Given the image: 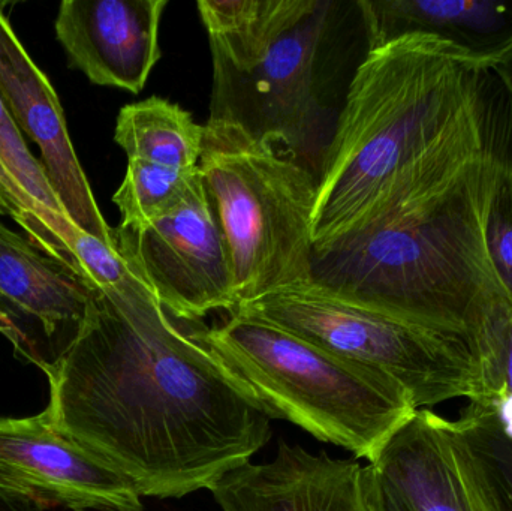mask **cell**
Segmentation results:
<instances>
[{
    "mask_svg": "<svg viewBox=\"0 0 512 511\" xmlns=\"http://www.w3.org/2000/svg\"><path fill=\"white\" fill-rule=\"evenodd\" d=\"M45 375L53 425L141 497L212 491L271 438L255 393L173 323L135 269L95 288L80 336Z\"/></svg>",
    "mask_w": 512,
    "mask_h": 511,
    "instance_id": "obj_1",
    "label": "cell"
},
{
    "mask_svg": "<svg viewBox=\"0 0 512 511\" xmlns=\"http://www.w3.org/2000/svg\"><path fill=\"white\" fill-rule=\"evenodd\" d=\"M492 77V69L433 36H403L367 51L319 176L315 251L501 146Z\"/></svg>",
    "mask_w": 512,
    "mask_h": 511,
    "instance_id": "obj_2",
    "label": "cell"
},
{
    "mask_svg": "<svg viewBox=\"0 0 512 511\" xmlns=\"http://www.w3.org/2000/svg\"><path fill=\"white\" fill-rule=\"evenodd\" d=\"M505 147L391 207L313 254L312 282L403 320L468 338L490 303L510 300L490 261L487 209Z\"/></svg>",
    "mask_w": 512,
    "mask_h": 511,
    "instance_id": "obj_3",
    "label": "cell"
},
{
    "mask_svg": "<svg viewBox=\"0 0 512 511\" xmlns=\"http://www.w3.org/2000/svg\"><path fill=\"white\" fill-rule=\"evenodd\" d=\"M360 41L367 42L358 0H309L297 20L255 53L212 57L209 120L236 123L319 180Z\"/></svg>",
    "mask_w": 512,
    "mask_h": 511,
    "instance_id": "obj_4",
    "label": "cell"
},
{
    "mask_svg": "<svg viewBox=\"0 0 512 511\" xmlns=\"http://www.w3.org/2000/svg\"><path fill=\"white\" fill-rule=\"evenodd\" d=\"M262 402L316 440L373 464L417 413L396 381L258 318L230 314L195 333Z\"/></svg>",
    "mask_w": 512,
    "mask_h": 511,
    "instance_id": "obj_5",
    "label": "cell"
},
{
    "mask_svg": "<svg viewBox=\"0 0 512 511\" xmlns=\"http://www.w3.org/2000/svg\"><path fill=\"white\" fill-rule=\"evenodd\" d=\"M198 168L230 255L237 306L312 281V171L221 120L204 125Z\"/></svg>",
    "mask_w": 512,
    "mask_h": 511,
    "instance_id": "obj_6",
    "label": "cell"
},
{
    "mask_svg": "<svg viewBox=\"0 0 512 511\" xmlns=\"http://www.w3.org/2000/svg\"><path fill=\"white\" fill-rule=\"evenodd\" d=\"M231 314L282 327L342 359L396 381L417 410H430L474 390L475 360L468 338L430 329L312 281L265 294Z\"/></svg>",
    "mask_w": 512,
    "mask_h": 511,
    "instance_id": "obj_7",
    "label": "cell"
},
{
    "mask_svg": "<svg viewBox=\"0 0 512 511\" xmlns=\"http://www.w3.org/2000/svg\"><path fill=\"white\" fill-rule=\"evenodd\" d=\"M114 240L170 317L197 321L237 308L230 255L201 174L179 206L143 230L116 228Z\"/></svg>",
    "mask_w": 512,
    "mask_h": 511,
    "instance_id": "obj_8",
    "label": "cell"
},
{
    "mask_svg": "<svg viewBox=\"0 0 512 511\" xmlns=\"http://www.w3.org/2000/svg\"><path fill=\"white\" fill-rule=\"evenodd\" d=\"M0 488L36 507L143 511L134 483L62 434L47 410L21 419L0 417Z\"/></svg>",
    "mask_w": 512,
    "mask_h": 511,
    "instance_id": "obj_9",
    "label": "cell"
},
{
    "mask_svg": "<svg viewBox=\"0 0 512 511\" xmlns=\"http://www.w3.org/2000/svg\"><path fill=\"white\" fill-rule=\"evenodd\" d=\"M95 288L0 222V335L50 372L80 336Z\"/></svg>",
    "mask_w": 512,
    "mask_h": 511,
    "instance_id": "obj_10",
    "label": "cell"
},
{
    "mask_svg": "<svg viewBox=\"0 0 512 511\" xmlns=\"http://www.w3.org/2000/svg\"><path fill=\"white\" fill-rule=\"evenodd\" d=\"M370 465L409 511H512L489 465L432 410H418Z\"/></svg>",
    "mask_w": 512,
    "mask_h": 511,
    "instance_id": "obj_11",
    "label": "cell"
},
{
    "mask_svg": "<svg viewBox=\"0 0 512 511\" xmlns=\"http://www.w3.org/2000/svg\"><path fill=\"white\" fill-rule=\"evenodd\" d=\"M6 6L0 2V98L21 134L38 146L42 167L69 219L117 248L114 230L105 221L78 161L59 96L12 29Z\"/></svg>",
    "mask_w": 512,
    "mask_h": 511,
    "instance_id": "obj_12",
    "label": "cell"
},
{
    "mask_svg": "<svg viewBox=\"0 0 512 511\" xmlns=\"http://www.w3.org/2000/svg\"><path fill=\"white\" fill-rule=\"evenodd\" d=\"M212 494L222 511H385L373 465L313 455L285 441L270 462L231 471Z\"/></svg>",
    "mask_w": 512,
    "mask_h": 511,
    "instance_id": "obj_13",
    "label": "cell"
},
{
    "mask_svg": "<svg viewBox=\"0 0 512 511\" xmlns=\"http://www.w3.org/2000/svg\"><path fill=\"white\" fill-rule=\"evenodd\" d=\"M168 0H63L54 30L69 66L96 86L140 93L161 60Z\"/></svg>",
    "mask_w": 512,
    "mask_h": 511,
    "instance_id": "obj_14",
    "label": "cell"
},
{
    "mask_svg": "<svg viewBox=\"0 0 512 511\" xmlns=\"http://www.w3.org/2000/svg\"><path fill=\"white\" fill-rule=\"evenodd\" d=\"M367 51L409 35L456 45L492 69L512 51V2L493 0H358Z\"/></svg>",
    "mask_w": 512,
    "mask_h": 511,
    "instance_id": "obj_15",
    "label": "cell"
},
{
    "mask_svg": "<svg viewBox=\"0 0 512 511\" xmlns=\"http://www.w3.org/2000/svg\"><path fill=\"white\" fill-rule=\"evenodd\" d=\"M475 384L459 419L478 423L512 441V305H487L468 329Z\"/></svg>",
    "mask_w": 512,
    "mask_h": 511,
    "instance_id": "obj_16",
    "label": "cell"
},
{
    "mask_svg": "<svg viewBox=\"0 0 512 511\" xmlns=\"http://www.w3.org/2000/svg\"><path fill=\"white\" fill-rule=\"evenodd\" d=\"M204 125L185 108L152 96L125 105L117 116L114 141L129 159L180 171L198 170Z\"/></svg>",
    "mask_w": 512,
    "mask_h": 511,
    "instance_id": "obj_17",
    "label": "cell"
},
{
    "mask_svg": "<svg viewBox=\"0 0 512 511\" xmlns=\"http://www.w3.org/2000/svg\"><path fill=\"white\" fill-rule=\"evenodd\" d=\"M0 161L14 177L21 191L26 194L38 215L39 221L65 252L72 270L78 272L77 260L72 252V242L80 228L69 219L57 198L41 159L30 152L17 123L12 119L6 105L0 98ZM80 275V273H78Z\"/></svg>",
    "mask_w": 512,
    "mask_h": 511,
    "instance_id": "obj_18",
    "label": "cell"
},
{
    "mask_svg": "<svg viewBox=\"0 0 512 511\" xmlns=\"http://www.w3.org/2000/svg\"><path fill=\"white\" fill-rule=\"evenodd\" d=\"M200 177L195 171L161 167L140 159H129L125 177L113 195L122 230L138 231L179 206Z\"/></svg>",
    "mask_w": 512,
    "mask_h": 511,
    "instance_id": "obj_19",
    "label": "cell"
},
{
    "mask_svg": "<svg viewBox=\"0 0 512 511\" xmlns=\"http://www.w3.org/2000/svg\"><path fill=\"white\" fill-rule=\"evenodd\" d=\"M487 251L512 305V156L505 155L487 209Z\"/></svg>",
    "mask_w": 512,
    "mask_h": 511,
    "instance_id": "obj_20",
    "label": "cell"
},
{
    "mask_svg": "<svg viewBox=\"0 0 512 511\" xmlns=\"http://www.w3.org/2000/svg\"><path fill=\"white\" fill-rule=\"evenodd\" d=\"M453 422L474 447L475 452L489 465L512 506V441L478 423L459 417Z\"/></svg>",
    "mask_w": 512,
    "mask_h": 511,
    "instance_id": "obj_21",
    "label": "cell"
},
{
    "mask_svg": "<svg viewBox=\"0 0 512 511\" xmlns=\"http://www.w3.org/2000/svg\"><path fill=\"white\" fill-rule=\"evenodd\" d=\"M493 74L498 77L501 81L502 87H504L505 95H507L508 101H510L512 108V51L505 54L501 60L492 66Z\"/></svg>",
    "mask_w": 512,
    "mask_h": 511,
    "instance_id": "obj_22",
    "label": "cell"
},
{
    "mask_svg": "<svg viewBox=\"0 0 512 511\" xmlns=\"http://www.w3.org/2000/svg\"><path fill=\"white\" fill-rule=\"evenodd\" d=\"M0 511H38L29 501L8 494L0 488Z\"/></svg>",
    "mask_w": 512,
    "mask_h": 511,
    "instance_id": "obj_23",
    "label": "cell"
},
{
    "mask_svg": "<svg viewBox=\"0 0 512 511\" xmlns=\"http://www.w3.org/2000/svg\"><path fill=\"white\" fill-rule=\"evenodd\" d=\"M381 485L382 494H384L385 511H409L406 509L405 504L400 501V498L397 497V495L394 494L388 486H385L384 483H382V480Z\"/></svg>",
    "mask_w": 512,
    "mask_h": 511,
    "instance_id": "obj_24",
    "label": "cell"
},
{
    "mask_svg": "<svg viewBox=\"0 0 512 511\" xmlns=\"http://www.w3.org/2000/svg\"><path fill=\"white\" fill-rule=\"evenodd\" d=\"M0 216H11L12 218V210L9 207L8 201L3 197L2 191H0Z\"/></svg>",
    "mask_w": 512,
    "mask_h": 511,
    "instance_id": "obj_25",
    "label": "cell"
}]
</instances>
